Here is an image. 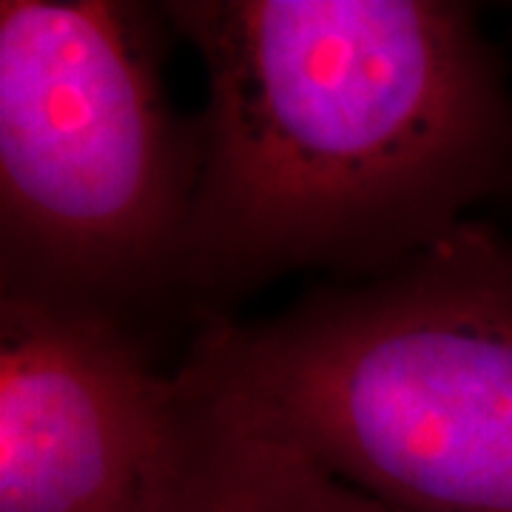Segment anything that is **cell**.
Listing matches in <instances>:
<instances>
[{"label": "cell", "instance_id": "1", "mask_svg": "<svg viewBox=\"0 0 512 512\" xmlns=\"http://www.w3.org/2000/svg\"><path fill=\"white\" fill-rule=\"evenodd\" d=\"M208 103L177 282L239 293L299 268L382 274L512 174V103L450 0H180Z\"/></svg>", "mask_w": 512, "mask_h": 512}, {"label": "cell", "instance_id": "2", "mask_svg": "<svg viewBox=\"0 0 512 512\" xmlns=\"http://www.w3.org/2000/svg\"><path fill=\"white\" fill-rule=\"evenodd\" d=\"M177 379L396 510L512 512V242L464 222L265 322H214Z\"/></svg>", "mask_w": 512, "mask_h": 512}, {"label": "cell", "instance_id": "3", "mask_svg": "<svg viewBox=\"0 0 512 512\" xmlns=\"http://www.w3.org/2000/svg\"><path fill=\"white\" fill-rule=\"evenodd\" d=\"M163 12L0 3L3 291L117 313L177 282L194 146L165 103Z\"/></svg>", "mask_w": 512, "mask_h": 512}, {"label": "cell", "instance_id": "4", "mask_svg": "<svg viewBox=\"0 0 512 512\" xmlns=\"http://www.w3.org/2000/svg\"><path fill=\"white\" fill-rule=\"evenodd\" d=\"M191 402L117 313L0 299V512H157Z\"/></svg>", "mask_w": 512, "mask_h": 512}, {"label": "cell", "instance_id": "5", "mask_svg": "<svg viewBox=\"0 0 512 512\" xmlns=\"http://www.w3.org/2000/svg\"><path fill=\"white\" fill-rule=\"evenodd\" d=\"M188 402V441L157 512H402L288 444Z\"/></svg>", "mask_w": 512, "mask_h": 512}]
</instances>
